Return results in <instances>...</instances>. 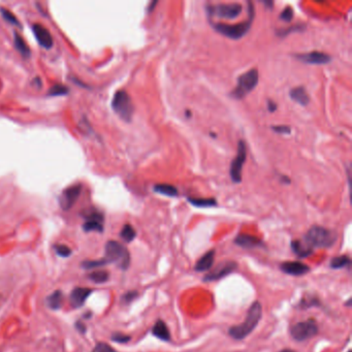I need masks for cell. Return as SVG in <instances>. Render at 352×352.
Returning <instances> with one entry per match:
<instances>
[{"label":"cell","mask_w":352,"mask_h":352,"mask_svg":"<svg viewBox=\"0 0 352 352\" xmlns=\"http://www.w3.org/2000/svg\"><path fill=\"white\" fill-rule=\"evenodd\" d=\"M234 243L243 248H260L264 246L263 241L254 236H250V234H239L234 240Z\"/></svg>","instance_id":"17"},{"label":"cell","mask_w":352,"mask_h":352,"mask_svg":"<svg viewBox=\"0 0 352 352\" xmlns=\"http://www.w3.org/2000/svg\"><path fill=\"white\" fill-rule=\"evenodd\" d=\"M243 6L240 3H218L207 6V12L210 17L222 18L233 20L242 14Z\"/></svg>","instance_id":"7"},{"label":"cell","mask_w":352,"mask_h":352,"mask_svg":"<svg viewBox=\"0 0 352 352\" xmlns=\"http://www.w3.org/2000/svg\"><path fill=\"white\" fill-rule=\"evenodd\" d=\"M107 265V261L104 258V259H98V260H87L84 261L82 264L83 268L86 269H97Z\"/></svg>","instance_id":"30"},{"label":"cell","mask_w":352,"mask_h":352,"mask_svg":"<svg viewBox=\"0 0 352 352\" xmlns=\"http://www.w3.org/2000/svg\"><path fill=\"white\" fill-rule=\"evenodd\" d=\"M157 4V1H153L151 2V5L149 6V12H152L153 11V7H155V5Z\"/></svg>","instance_id":"41"},{"label":"cell","mask_w":352,"mask_h":352,"mask_svg":"<svg viewBox=\"0 0 352 352\" xmlns=\"http://www.w3.org/2000/svg\"><path fill=\"white\" fill-rule=\"evenodd\" d=\"M68 92V88L65 87L64 85L61 84H56L54 85L49 91V94L52 96H61V95H65Z\"/></svg>","instance_id":"31"},{"label":"cell","mask_w":352,"mask_h":352,"mask_svg":"<svg viewBox=\"0 0 352 352\" xmlns=\"http://www.w3.org/2000/svg\"><path fill=\"white\" fill-rule=\"evenodd\" d=\"M247 149L246 144L244 141H240L238 144V154L231 162L230 166V177L234 183H240L242 181V170L244 162L246 161Z\"/></svg>","instance_id":"9"},{"label":"cell","mask_w":352,"mask_h":352,"mask_svg":"<svg viewBox=\"0 0 352 352\" xmlns=\"http://www.w3.org/2000/svg\"><path fill=\"white\" fill-rule=\"evenodd\" d=\"M290 97L293 102L297 103L299 104L306 106L310 103V97L307 93L306 89L303 87H296L290 90Z\"/></svg>","instance_id":"20"},{"label":"cell","mask_w":352,"mask_h":352,"mask_svg":"<svg viewBox=\"0 0 352 352\" xmlns=\"http://www.w3.org/2000/svg\"><path fill=\"white\" fill-rule=\"evenodd\" d=\"M337 241V233L321 227H313L305 236V242L313 248H328Z\"/></svg>","instance_id":"4"},{"label":"cell","mask_w":352,"mask_h":352,"mask_svg":"<svg viewBox=\"0 0 352 352\" xmlns=\"http://www.w3.org/2000/svg\"><path fill=\"white\" fill-rule=\"evenodd\" d=\"M152 333H153V336H155L159 340L166 341V342L170 341V332L166 327V322L162 320H158L154 324V327H153V329H152Z\"/></svg>","instance_id":"19"},{"label":"cell","mask_w":352,"mask_h":352,"mask_svg":"<svg viewBox=\"0 0 352 352\" xmlns=\"http://www.w3.org/2000/svg\"><path fill=\"white\" fill-rule=\"evenodd\" d=\"M86 221L83 224V229L86 232L97 231L103 232L104 230V216L98 212H91L86 215Z\"/></svg>","instance_id":"14"},{"label":"cell","mask_w":352,"mask_h":352,"mask_svg":"<svg viewBox=\"0 0 352 352\" xmlns=\"http://www.w3.org/2000/svg\"><path fill=\"white\" fill-rule=\"evenodd\" d=\"M281 352H294V351L291 349H285V350H282Z\"/></svg>","instance_id":"42"},{"label":"cell","mask_w":352,"mask_h":352,"mask_svg":"<svg viewBox=\"0 0 352 352\" xmlns=\"http://www.w3.org/2000/svg\"><path fill=\"white\" fill-rule=\"evenodd\" d=\"M90 280H92L94 283H104L109 280V273L104 269H97L89 275Z\"/></svg>","instance_id":"27"},{"label":"cell","mask_w":352,"mask_h":352,"mask_svg":"<svg viewBox=\"0 0 352 352\" xmlns=\"http://www.w3.org/2000/svg\"><path fill=\"white\" fill-rule=\"evenodd\" d=\"M0 14H1L2 18L6 22H8L10 24H13L15 26L21 27V23L19 20L17 19V17L11 11L6 10L5 7H0Z\"/></svg>","instance_id":"29"},{"label":"cell","mask_w":352,"mask_h":352,"mask_svg":"<svg viewBox=\"0 0 352 352\" xmlns=\"http://www.w3.org/2000/svg\"><path fill=\"white\" fill-rule=\"evenodd\" d=\"M268 110L270 113H273V112H275L277 110V104L273 101H270V99H269V101H268Z\"/></svg>","instance_id":"39"},{"label":"cell","mask_w":352,"mask_h":352,"mask_svg":"<svg viewBox=\"0 0 352 352\" xmlns=\"http://www.w3.org/2000/svg\"><path fill=\"white\" fill-rule=\"evenodd\" d=\"M318 332V324L314 319H308L294 324L290 330L291 337L299 341H306L310 338L315 337Z\"/></svg>","instance_id":"8"},{"label":"cell","mask_w":352,"mask_h":352,"mask_svg":"<svg viewBox=\"0 0 352 352\" xmlns=\"http://www.w3.org/2000/svg\"><path fill=\"white\" fill-rule=\"evenodd\" d=\"M153 189H154L155 192L166 196L171 197L178 195V189L175 186L169 184H157L153 187Z\"/></svg>","instance_id":"24"},{"label":"cell","mask_w":352,"mask_h":352,"mask_svg":"<svg viewBox=\"0 0 352 352\" xmlns=\"http://www.w3.org/2000/svg\"><path fill=\"white\" fill-rule=\"evenodd\" d=\"M331 269H343L350 266V258L347 255L333 257L330 264Z\"/></svg>","instance_id":"28"},{"label":"cell","mask_w":352,"mask_h":352,"mask_svg":"<svg viewBox=\"0 0 352 352\" xmlns=\"http://www.w3.org/2000/svg\"><path fill=\"white\" fill-rule=\"evenodd\" d=\"M292 18H293V11L290 6L285 7L283 12L281 13V15H280V19L284 22H287V23L290 22L292 20Z\"/></svg>","instance_id":"34"},{"label":"cell","mask_w":352,"mask_h":352,"mask_svg":"<svg viewBox=\"0 0 352 352\" xmlns=\"http://www.w3.org/2000/svg\"><path fill=\"white\" fill-rule=\"evenodd\" d=\"M303 30V26H300L297 25L295 27H293V28L290 29V30H279L277 31V35H281V37H285V35H287V32H290V31H302Z\"/></svg>","instance_id":"38"},{"label":"cell","mask_w":352,"mask_h":352,"mask_svg":"<svg viewBox=\"0 0 352 352\" xmlns=\"http://www.w3.org/2000/svg\"><path fill=\"white\" fill-rule=\"evenodd\" d=\"M112 109L123 121H131L134 107L130 96L124 90H119L115 93L112 101Z\"/></svg>","instance_id":"5"},{"label":"cell","mask_w":352,"mask_h":352,"mask_svg":"<svg viewBox=\"0 0 352 352\" xmlns=\"http://www.w3.org/2000/svg\"><path fill=\"white\" fill-rule=\"evenodd\" d=\"M104 259L107 264H114L121 269H127L130 265V254L124 245L117 241L105 244Z\"/></svg>","instance_id":"2"},{"label":"cell","mask_w":352,"mask_h":352,"mask_svg":"<svg viewBox=\"0 0 352 352\" xmlns=\"http://www.w3.org/2000/svg\"><path fill=\"white\" fill-rule=\"evenodd\" d=\"M48 306L52 310H59L63 304V294L60 290L54 291L47 299Z\"/></svg>","instance_id":"23"},{"label":"cell","mask_w":352,"mask_h":352,"mask_svg":"<svg viewBox=\"0 0 352 352\" xmlns=\"http://www.w3.org/2000/svg\"><path fill=\"white\" fill-rule=\"evenodd\" d=\"M188 202L190 203L192 206H195L197 207H216V206H217V202H216L215 198H193V197H188Z\"/></svg>","instance_id":"25"},{"label":"cell","mask_w":352,"mask_h":352,"mask_svg":"<svg viewBox=\"0 0 352 352\" xmlns=\"http://www.w3.org/2000/svg\"><path fill=\"white\" fill-rule=\"evenodd\" d=\"M214 259H215V251L214 250H210L209 252L200 258V260L197 261V264L194 267V269L196 272H204V270H209L213 264H214Z\"/></svg>","instance_id":"18"},{"label":"cell","mask_w":352,"mask_h":352,"mask_svg":"<svg viewBox=\"0 0 352 352\" xmlns=\"http://www.w3.org/2000/svg\"><path fill=\"white\" fill-rule=\"evenodd\" d=\"M91 293L92 290H89V288H85V287L75 288V290L71 291L69 296L71 306H73L74 308H81V307L84 306V304L86 303L87 299Z\"/></svg>","instance_id":"16"},{"label":"cell","mask_w":352,"mask_h":352,"mask_svg":"<svg viewBox=\"0 0 352 352\" xmlns=\"http://www.w3.org/2000/svg\"><path fill=\"white\" fill-rule=\"evenodd\" d=\"M32 31L35 39H37L40 46L44 49H51L54 44L53 37L51 32L46 28V27L41 24H34L32 26Z\"/></svg>","instance_id":"13"},{"label":"cell","mask_w":352,"mask_h":352,"mask_svg":"<svg viewBox=\"0 0 352 352\" xmlns=\"http://www.w3.org/2000/svg\"><path fill=\"white\" fill-rule=\"evenodd\" d=\"M14 41H15V47H16L17 51L19 52L23 57H26V58L30 57L31 52H30V49H29V47H28V44H27V43L25 42L24 39L21 37V35H19L17 32L15 33V40H14Z\"/></svg>","instance_id":"22"},{"label":"cell","mask_w":352,"mask_h":352,"mask_svg":"<svg viewBox=\"0 0 352 352\" xmlns=\"http://www.w3.org/2000/svg\"><path fill=\"white\" fill-rule=\"evenodd\" d=\"M76 328H77V330H78L81 333H85V332H86V328H85V326H84V323H82L81 321H78V322L76 323Z\"/></svg>","instance_id":"40"},{"label":"cell","mask_w":352,"mask_h":352,"mask_svg":"<svg viewBox=\"0 0 352 352\" xmlns=\"http://www.w3.org/2000/svg\"><path fill=\"white\" fill-rule=\"evenodd\" d=\"M261 315H263L261 305L258 302H254L249 308L245 320L239 326H234L229 329V336L236 340L245 339L256 328L261 319Z\"/></svg>","instance_id":"1"},{"label":"cell","mask_w":352,"mask_h":352,"mask_svg":"<svg viewBox=\"0 0 352 352\" xmlns=\"http://www.w3.org/2000/svg\"><path fill=\"white\" fill-rule=\"evenodd\" d=\"M258 83V71L253 68L243 74L238 79V85L232 90L231 96L234 99H243L253 90Z\"/></svg>","instance_id":"6"},{"label":"cell","mask_w":352,"mask_h":352,"mask_svg":"<svg viewBox=\"0 0 352 352\" xmlns=\"http://www.w3.org/2000/svg\"><path fill=\"white\" fill-rule=\"evenodd\" d=\"M280 269L283 273L295 277L304 276L310 272V268L300 261H285L280 266Z\"/></svg>","instance_id":"15"},{"label":"cell","mask_w":352,"mask_h":352,"mask_svg":"<svg viewBox=\"0 0 352 352\" xmlns=\"http://www.w3.org/2000/svg\"><path fill=\"white\" fill-rule=\"evenodd\" d=\"M348 352H351V350H349V351H348Z\"/></svg>","instance_id":"43"},{"label":"cell","mask_w":352,"mask_h":352,"mask_svg":"<svg viewBox=\"0 0 352 352\" xmlns=\"http://www.w3.org/2000/svg\"><path fill=\"white\" fill-rule=\"evenodd\" d=\"M272 129L276 133H280V134H290V127H288V126H286V125L273 126Z\"/></svg>","instance_id":"36"},{"label":"cell","mask_w":352,"mask_h":352,"mask_svg":"<svg viewBox=\"0 0 352 352\" xmlns=\"http://www.w3.org/2000/svg\"><path fill=\"white\" fill-rule=\"evenodd\" d=\"M112 340L117 343H120V344H125V343L130 341V337L123 335V333H115V335L112 337Z\"/></svg>","instance_id":"35"},{"label":"cell","mask_w":352,"mask_h":352,"mask_svg":"<svg viewBox=\"0 0 352 352\" xmlns=\"http://www.w3.org/2000/svg\"><path fill=\"white\" fill-rule=\"evenodd\" d=\"M91 352H117L112 346H110L106 343H98L96 344V346L94 347V349Z\"/></svg>","instance_id":"33"},{"label":"cell","mask_w":352,"mask_h":352,"mask_svg":"<svg viewBox=\"0 0 352 352\" xmlns=\"http://www.w3.org/2000/svg\"><path fill=\"white\" fill-rule=\"evenodd\" d=\"M120 237L124 242L130 243L135 239V237H137V232H135L134 228L130 224H125L120 232Z\"/></svg>","instance_id":"26"},{"label":"cell","mask_w":352,"mask_h":352,"mask_svg":"<svg viewBox=\"0 0 352 352\" xmlns=\"http://www.w3.org/2000/svg\"><path fill=\"white\" fill-rule=\"evenodd\" d=\"M294 58L302 62L308 63V64H327L331 60V56L328 55V54L317 51L306 54H296V55H294Z\"/></svg>","instance_id":"12"},{"label":"cell","mask_w":352,"mask_h":352,"mask_svg":"<svg viewBox=\"0 0 352 352\" xmlns=\"http://www.w3.org/2000/svg\"><path fill=\"white\" fill-rule=\"evenodd\" d=\"M237 267L238 265L234 263V261H224V263L217 266V268H215L213 270H211L210 273H207L204 278V281L211 282L222 279L225 276L232 273L233 270L237 269Z\"/></svg>","instance_id":"11"},{"label":"cell","mask_w":352,"mask_h":352,"mask_svg":"<svg viewBox=\"0 0 352 352\" xmlns=\"http://www.w3.org/2000/svg\"><path fill=\"white\" fill-rule=\"evenodd\" d=\"M291 249L299 257L309 256L313 251V249L305 241H299V240L291 242Z\"/></svg>","instance_id":"21"},{"label":"cell","mask_w":352,"mask_h":352,"mask_svg":"<svg viewBox=\"0 0 352 352\" xmlns=\"http://www.w3.org/2000/svg\"><path fill=\"white\" fill-rule=\"evenodd\" d=\"M138 296V292L137 291H129L127 293H125L122 297V301L125 303H130L132 302L135 297Z\"/></svg>","instance_id":"37"},{"label":"cell","mask_w":352,"mask_h":352,"mask_svg":"<svg viewBox=\"0 0 352 352\" xmlns=\"http://www.w3.org/2000/svg\"><path fill=\"white\" fill-rule=\"evenodd\" d=\"M54 249H55L56 253L61 256V257H68L70 256L71 254V250L69 247L65 246V245H56L55 247H54Z\"/></svg>","instance_id":"32"},{"label":"cell","mask_w":352,"mask_h":352,"mask_svg":"<svg viewBox=\"0 0 352 352\" xmlns=\"http://www.w3.org/2000/svg\"><path fill=\"white\" fill-rule=\"evenodd\" d=\"M81 191H82V185L81 184L71 185L64 189L59 198V204L62 209L65 211L71 209L79 198Z\"/></svg>","instance_id":"10"},{"label":"cell","mask_w":352,"mask_h":352,"mask_svg":"<svg viewBox=\"0 0 352 352\" xmlns=\"http://www.w3.org/2000/svg\"><path fill=\"white\" fill-rule=\"evenodd\" d=\"M249 4V18L246 22H242L236 25H227V24H220L216 23L213 24L215 30L219 32L220 34L224 35L231 40H240L244 35L250 30L252 21L254 19V7L252 2H248Z\"/></svg>","instance_id":"3"}]
</instances>
